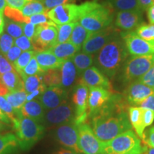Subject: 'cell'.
<instances>
[{
  "label": "cell",
  "instance_id": "1",
  "mask_svg": "<svg viewBox=\"0 0 154 154\" xmlns=\"http://www.w3.org/2000/svg\"><path fill=\"white\" fill-rule=\"evenodd\" d=\"M128 103L126 98L113 93L99 112L91 118V128L103 143H106L119 134L131 130L128 114Z\"/></svg>",
  "mask_w": 154,
  "mask_h": 154
},
{
  "label": "cell",
  "instance_id": "2",
  "mask_svg": "<svg viewBox=\"0 0 154 154\" xmlns=\"http://www.w3.org/2000/svg\"><path fill=\"white\" fill-rule=\"evenodd\" d=\"M128 55L126 45L119 34L98 51L94 62L102 74L113 78L126 61Z\"/></svg>",
  "mask_w": 154,
  "mask_h": 154
},
{
  "label": "cell",
  "instance_id": "3",
  "mask_svg": "<svg viewBox=\"0 0 154 154\" xmlns=\"http://www.w3.org/2000/svg\"><path fill=\"white\" fill-rule=\"evenodd\" d=\"M113 19V9L110 5H100L95 2H86L79 5L78 22L91 33L111 26Z\"/></svg>",
  "mask_w": 154,
  "mask_h": 154
},
{
  "label": "cell",
  "instance_id": "4",
  "mask_svg": "<svg viewBox=\"0 0 154 154\" xmlns=\"http://www.w3.org/2000/svg\"><path fill=\"white\" fill-rule=\"evenodd\" d=\"M19 148L28 151L44 136L45 127L27 117L20 116L12 123Z\"/></svg>",
  "mask_w": 154,
  "mask_h": 154
},
{
  "label": "cell",
  "instance_id": "5",
  "mask_svg": "<svg viewBox=\"0 0 154 154\" xmlns=\"http://www.w3.org/2000/svg\"><path fill=\"white\" fill-rule=\"evenodd\" d=\"M146 144L132 130L118 135L112 140L104 143L105 154H143Z\"/></svg>",
  "mask_w": 154,
  "mask_h": 154
},
{
  "label": "cell",
  "instance_id": "6",
  "mask_svg": "<svg viewBox=\"0 0 154 154\" xmlns=\"http://www.w3.org/2000/svg\"><path fill=\"white\" fill-rule=\"evenodd\" d=\"M154 63V54L134 56L125 61L123 66L122 81L130 83L139 79Z\"/></svg>",
  "mask_w": 154,
  "mask_h": 154
},
{
  "label": "cell",
  "instance_id": "7",
  "mask_svg": "<svg viewBox=\"0 0 154 154\" xmlns=\"http://www.w3.org/2000/svg\"><path fill=\"white\" fill-rule=\"evenodd\" d=\"M79 132V147L83 154H105L104 143L96 136L87 123L77 125Z\"/></svg>",
  "mask_w": 154,
  "mask_h": 154
},
{
  "label": "cell",
  "instance_id": "8",
  "mask_svg": "<svg viewBox=\"0 0 154 154\" xmlns=\"http://www.w3.org/2000/svg\"><path fill=\"white\" fill-rule=\"evenodd\" d=\"M57 24L54 22L37 25L32 41L34 50L35 51L48 50L57 44Z\"/></svg>",
  "mask_w": 154,
  "mask_h": 154
},
{
  "label": "cell",
  "instance_id": "9",
  "mask_svg": "<svg viewBox=\"0 0 154 154\" xmlns=\"http://www.w3.org/2000/svg\"><path fill=\"white\" fill-rule=\"evenodd\" d=\"M74 120V108L66 102L54 109L46 111L43 124L49 127H58Z\"/></svg>",
  "mask_w": 154,
  "mask_h": 154
},
{
  "label": "cell",
  "instance_id": "10",
  "mask_svg": "<svg viewBox=\"0 0 154 154\" xmlns=\"http://www.w3.org/2000/svg\"><path fill=\"white\" fill-rule=\"evenodd\" d=\"M118 34L119 32L112 26H108L107 28L103 29L99 32L91 33L87 40L83 44V51L91 54L97 53L108 42H110Z\"/></svg>",
  "mask_w": 154,
  "mask_h": 154
},
{
  "label": "cell",
  "instance_id": "11",
  "mask_svg": "<svg viewBox=\"0 0 154 154\" xmlns=\"http://www.w3.org/2000/svg\"><path fill=\"white\" fill-rule=\"evenodd\" d=\"M54 136L56 140L64 147L82 153L79 147L78 126L74 121L58 126Z\"/></svg>",
  "mask_w": 154,
  "mask_h": 154
},
{
  "label": "cell",
  "instance_id": "12",
  "mask_svg": "<svg viewBox=\"0 0 154 154\" xmlns=\"http://www.w3.org/2000/svg\"><path fill=\"white\" fill-rule=\"evenodd\" d=\"M88 88L79 82L75 86L73 94V102L75 109V123L77 125L86 123L88 120Z\"/></svg>",
  "mask_w": 154,
  "mask_h": 154
},
{
  "label": "cell",
  "instance_id": "13",
  "mask_svg": "<svg viewBox=\"0 0 154 154\" xmlns=\"http://www.w3.org/2000/svg\"><path fill=\"white\" fill-rule=\"evenodd\" d=\"M47 16L57 25L77 22L79 17V6L74 4L57 6L48 11Z\"/></svg>",
  "mask_w": 154,
  "mask_h": 154
},
{
  "label": "cell",
  "instance_id": "14",
  "mask_svg": "<svg viewBox=\"0 0 154 154\" xmlns=\"http://www.w3.org/2000/svg\"><path fill=\"white\" fill-rule=\"evenodd\" d=\"M127 51L133 56L154 54V43L143 39L134 32H128L121 34Z\"/></svg>",
  "mask_w": 154,
  "mask_h": 154
},
{
  "label": "cell",
  "instance_id": "15",
  "mask_svg": "<svg viewBox=\"0 0 154 154\" xmlns=\"http://www.w3.org/2000/svg\"><path fill=\"white\" fill-rule=\"evenodd\" d=\"M88 116L91 119L104 107L114 92H111L103 87L88 88Z\"/></svg>",
  "mask_w": 154,
  "mask_h": 154
},
{
  "label": "cell",
  "instance_id": "16",
  "mask_svg": "<svg viewBox=\"0 0 154 154\" xmlns=\"http://www.w3.org/2000/svg\"><path fill=\"white\" fill-rule=\"evenodd\" d=\"M37 99L41 102L44 110L48 111L66 103L68 92L61 86H49Z\"/></svg>",
  "mask_w": 154,
  "mask_h": 154
},
{
  "label": "cell",
  "instance_id": "17",
  "mask_svg": "<svg viewBox=\"0 0 154 154\" xmlns=\"http://www.w3.org/2000/svg\"><path fill=\"white\" fill-rule=\"evenodd\" d=\"M152 94H154L153 88L146 85L139 81H135L127 88L125 98L128 104L140 106Z\"/></svg>",
  "mask_w": 154,
  "mask_h": 154
},
{
  "label": "cell",
  "instance_id": "18",
  "mask_svg": "<svg viewBox=\"0 0 154 154\" xmlns=\"http://www.w3.org/2000/svg\"><path fill=\"white\" fill-rule=\"evenodd\" d=\"M79 82L84 84L88 88L103 87L113 92V86L107 76L102 74L101 71L95 66H91L82 73Z\"/></svg>",
  "mask_w": 154,
  "mask_h": 154
},
{
  "label": "cell",
  "instance_id": "19",
  "mask_svg": "<svg viewBox=\"0 0 154 154\" xmlns=\"http://www.w3.org/2000/svg\"><path fill=\"white\" fill-rule=\"evenodd\" d=\"M142 11H121L117 13L115 24L122 30L131 31L142 24Z\"/></svg>",
  "mask_w": 154,
  "mask_h": 154
},
{
  "label": "cell",
  "instance_id": "20",
  "mask_svg": "<svg viewBox=\"0 0 154 154\" xmlns=\"http://www.w3.org/2000/svg\"><path fill=\"white\" fill-rule=\"evenodd\" d=\"M34 57L36 58L38 66L43 72H46L51 69H59L65 61L57 57L49 50L35 51Z\"/></svg>",
  "mask_w": 154,
  "mask_h": 154
},
{
  "label": "cell",
  "instance_id": "21",
  "mask_svg": "<svg viewBox=\"0 0 154 154\" xmlns=\"http://www.w3.org/2000/svg\"><path fill=\"white\" fill-rule=\"evenodd\" d=\"M45 112L43 106L38 99L26 101L21 109V115L22 116L27 117L40 124L44 123Z\"/></svg>",
  "mask_w": 154,
  "mask_h": 154
},
{
  "label": "cell",
  "instance_id": "22",
  "mask_svg": "<svg viewBox=\"0 0 154 154\" xmlns=\"http://www.w3.org/2000/svg\"><path fill=\"white\" fill-rule=\"evenodd\" d=\"M128 118L131 126L134 128L135 131L138 136V137L143 140V143L145 140V126L143 121L144 109L137 106L128 107Z\"/></svg>",
  "mask_w": 154,
  "mask_h": 154
},
{
  "label": "cell",
  "instance_id": "23",
  "mask_svg": "<svg viewBox=\"0 0 154 154\" xmlns=\"http://www.w3.org/2000/svg\"><path fill=\"white\" fill-rule=\"evenodd\" d=\"M61 87L64 89L71 87L76 80L77 71L72 59H66L60 67Z\"/></svg>",
  "mask_w": 154,
  "mask_h": 154
},
{
  "label": "cell",
  "instance_id": "24",
  "mask_svg": "<svg viewBox=\"0 0 154 154\" xmlns=\"http://www.w3.org/2000/svg\"><path fill=\"white\" fill-rule=\"evenodd\" d=\"M48 50L59 59L66 60V59H72L77 52H79L80 49L73 44L72 42H66L63 43L56 44Z\"/></svg>",
  "mask_w": 154,
  "mask_h": 154
},
{
  "label": "cell",
  "instance_id": "25",
  "mask_svg": "<svg viewBox=\"0 0 154 154\" xmlns=\"http://www.w3.org/2000/svg\"><path fill=\"white\" fill-rule=\"evenodd\" d=\"M0 80L8 88L9 92L24 90V81L16 71L7 72L2 75L0 76Z\"/></svg>",
  "mask_w": 154,
  "mask_h": 154
},
{
  "label": "cell",
  "instance_id": "26",
  "mask_svg": "<svg viewBox=\"0 0 154 154\" xmlns=\"http://www.w3.org/2000/svg\"><path fill=\"white\" fill-rule=\"evenodd\" d=\"M18 147V140L14 134H0V154H12Z\"/></svg>",
  "mask_w": 154,
  "mask_h": 154
},
{
  "label": "cell",
  "instance_id": "27",
  "mask_svg": "<svg viewBox=\"0 0 154 154\" xmlns=\"http://www.w3.org/2000/svg\"><path fill=\"white\" fill-rule=\"evenodd\" d=\"M72 60L76 68L77 74L82 75L84 71L91 67L94 63V54L85 53L84 51L77 52L72 58Z\"/></svg>",
  "mask_w": 154,
  "mask_h": 154
},
{
  "label": "cell",
  "instance_id": "28",
  "mask_svg": "<svg viewBox=\"0 0 154 154\" xmlns=\"http://www.w3.org/2000/svg\"><path fill=\"white\" fill-rule=\"evenodd\" d=\"M26 96H27V93L25 91V90L10 91L5 96L16 111L19 117L22 116L21 109L26 102Z\"/></svg>",
  "mask_w": 154,
  "mask_h": 154
},
{
  "label": "cell",
  "instance_id": "29",
  "mask_svg": "<svg viewBox=\"0 0 154 154\" xmlns=\"http://www.w3.org/2000/svg\"><path fill=\"white\" fill-rule=\"evenodd\" d=\"M91 34V32H88L85 28H84L78 22H76L74 29H73L72 35H71L69 42L76 46L79 49L82 47L87 38Z\"/></svg>",
  "mask_w": 154,
  "mask_h": 154
},
{
  "label": "cell",
  "instance_id": "30",
  "mask_svg": "<svg viewBox=\"0 0 154 154\" xmlns=\"http://www.w3.org/2000/svg\"><path fill=\"white\" fill-rule=\"evenodd\" d=\"M43 74L34 76H26L22 79L24 83V90L26 93L30 94L39 88H47L44 83Z\"/></svg>",
  "mask_w": 154,
  "mask_h": 154
},
{
  "label": "cell",
  "instance_id": "31",
  "mask_svg": "<svg viewBox=\"0 0 154 154\" xmlns=\"http://www.w3.org/2000/svg\"><path fill=\"white\" fill-rule=\"evenodd\" d=\"M21 11H22L24 17H27L32 16L34 14L47 13V9H46L43 4L41 2L36 1V0L28 2L24 6Z\"/></svg>",
  "mask_w": 154,
  "mask_h": 154
},
{
  "label": "cell",
  "instance_id": "32",
  "mask_svg": "<svg viewBox=\"0 0 154 154\" xmlns=\"http://www.w3.org/2000/svg\"><path fill=\"white\" fill-rule=\"evenodd\" d=\"M44 83L47 87L49 86H61L60 68L51 69L43 74Z\"/></svg>",
  "mask_w": 154,
  "mask_h": 154
},
{
  "label": "cell",
  "instance_id": "33",
  "mask_svg": "<svg viewBox=\"0 0 154 154\" xmlns=\"http://www.w3.org/2000/svg\"><path fill=\"white\" fill-rule=\"evenodd\" d=\"M75 23H69V24L57 25V28L58 31L57 44L63 43V42H69L71 35H72L73 29H74Z\"/></svg>",
  "mask_w": 154,
  "mask_h": 154
},
{
  "label": "cell",
  "instance_id": "34",
  "mask_svg": "<svg viewBox=\"0 0 154 154\" xmlns=\"http://www.w3.org/2000/svg\"><path fill=\"white\" fill-rule=\"evenodd\" d=\"M34 53L35 51L34 50L33 51H23L18 59L12 63L14 69L19 74H20L25 67L26 66L32 58L34 56Z\"/></svg>",
  "mask_w": 154,
  "mask_h": 154
},
{
  "label": "cell",
  "instance_id": "35",
  "mask_svg": "<svg viewBox=\"0 0 154 154\" xmlns=\"http://www.w3.org/2000/svg\"><path fill=\"white\" fill-rule=\"evenodd\" d=\"M111 1L113 7L117 10L121 11L140 10L138 0H111Z\"/></svg>",
  "mask_w": 154,
  "mask_h": 154
},
{
  "label": "cell",
  "instance_id": "36",
  "mask_svg": "<svg viewBox=\"0 0 154 154\" xmlns=\"http://www.w3.org/2000/svg\"><path fill=\"white\" fill-rule=\"evenodd\" d=\"M136 35L146 41L154 43V24H140L134 31Z\"/></svg>",
  "mask_w": 154,
  "mask_h": 154
},
{
  "label": "cell",
  "instance_id": "37",
  "mask_svg": "<svg viewBox=\"0 0 154 154\" xmlns=\"http://www.w3.org/2000/svg\"><path fill=\"white\" fill-rule=\"evenodd\" d=\"M5 30L9 35L14 38L20 37L24 33L22 23L14 22L9 19H6L5 21Z\"/></svg>",
  "mask_w": 154,
  "mask_h": 154
},
{
  "label": "cell",
  "instance_id": "38",
  "mask_svg": "<svg viewBox=\"0 0 154 154\" xmlns=\"http://www.w3.org/2000/svg\"><path fill=\"white\" fill-rule=\"evenodd\" d=\"M5 14L11 20L19 23H29V17H24L21 10L11 8L7 6L5 9Z\"/></svg>",
  "mask_w": 154,
  "mask_h": 154
},
{
  "label": "cell",
  "instance_id": "39",
  "mask_svg": "<svg viewBox=\"0 0 154 154\" xmlns=\"http://www.w3.org/2000/svg\"><path fill=\"white\" fill-rule=\"evenodd\" d=\"M43 73L44 72H42V69H40L37 61H36V58L34 56L28 64L26 65V66L24 69V70L22 71V72L19 75L22 77V79H23L26 76H34V75L41 74H43Z\"/></svg>",
  "mask_w": 154,
  "mask_h": 154
},
{
  "label": "cell",
  "instance_id": "40",
  "mask_svg": "<svg viewBox=\"0 0 154 154\" xmlns=\"http://www.w3.org/2000/svg\"><path fill=\"white\" fill-rule=\"evenodd\" d=\"M0 109L10 119L11 123L19 118L18 115L5 96H0Z\"/></svg>",
  "mask_w": 154,
  "mask_h": 154
},
{
  "label": "cell",
  "instance_id": "41",
  "mask_svg": "<svg viewBox=\"0 0 154 154\" xmlns=\"http://www.w3.org/2000/svg\"><path fill=\"white\" fill-rule=\"evenodd\" d=\"M14 38L8 34L2 33L0 34V51L6 56L8 51L14 46Z\"/></svg>",
  "mask_w": 154,
  "mask_h": 154
},
{
  "label": "cell",
  "instance_id": "42",
  "mask_svg": "<svg viewBox=\"0 0 154 154\" xmlns=\"http://www.w3.org/2000/svg\"><path fill=\"white\" fill-rule=\"evenodd\" d=\"M14 44L19 47L22 51H33L34 47L32 40H30L26 36H22L14 39Z\"/></svg>",
  "mask_w": 154,
  "mask_h": 154
},
{
  "label": "cell",
  "instance_id": "43",
  "mask_svg": "<svg viewBox=\"0 0 154 154\" xmlns=\"http://www.w3.org/2000/svg\"><path fill=\"white\" fill-rule=\"evenodd\" d=\"M52 22L50 20L47 16V13L44 14H34L32 16L29 17V23H32L36 26L44 24H49Z\"/></svg>",
  "mask_w": 154,
  "mask_h": 154
},
{
  "label": "cell",
  "instance_id": "44",
  "mask_svg": "<svg viewBox=\"0 0 154 154\" xmlns=\"http://www.w3.org/2000/svg\"><path fill=\"white\" fill-rule=\"evenodd\" d=\"M14 71L16 70L14 69L13 65L10 63L5 56L0 51V76L7 72H14Z\"/></svg>",
  "mask_w": 154,
  "mask_h": 154
},
{
  "label": "cell",
  "instance_id": "45",
  "mask_svg": "<svg viewBox=\"0 0 154 154\" xmlns=\"http://www.w3.org/2000/svg\"><path fill=\"white\" fill-rule=\"evenodd\" d=\"M146 85L154 88V63L149 71L138 79Z\"/></svg>",
  "mask_w": 154,
  "mask_h": 154
},
{
  "label": "cell",
  "instance_id": "46",
  "mask_svg": "<svg viewBox=\"0 0 154 154\" xmlns=\"http://www.w3.org/2000/svg\"><path fill=\"white\" fill-rule=\"evenodd\" d=\"M22 53V50L19 49V47H17V46L14 45L9 50L8 52H7V54H6L5 57L7 58V60H8L9 62L13 63L17 59H18L19 57L21 55V54Z\"/></svg>",
  "mask_w": 154,
  "mask_h": 154
},
{
  "label": "cell",
  "instance_id": "47",
  "mask_svg": "<svg viewBox=\"0 0 154 154\" xmlns=\"http://www.w3.org/2000/svg\"><path fill=\"white\" fill-rule=\"evenodd\" d=\"M70 0H40L39 2L43 4L47 11H49L57 6L65 5Z\"/></svg>",
  "mask_w": 154,
  "mask_h": 154
},
{
  "label": "cell",
  "instance_id": "48",
  "mask_svg": "<svg viewBox=\"0 0 154 154\" xmlns=\"http://www.w3.org/2000/svg\"><path fill=\"white\" fill-rule=\"evenodd\" d=\"M23 32H24V36L28 37L30 40L33 39L34 34H35L36 30V25H34L32 23H22Z\"/></svg>",
  "mask_w": 154,
  "mask_h": 154
},
{
  "label": "cell",
  "instance_id": "49",
  "mask_svg": "<svg viewBox=\"0 0 154 154\" xmlns=\"http://www.w3.org/2000/svg\"><path fill=\"white\" fill-rule=\"evenodd\" d=\"M8 7L11 8H14L22 10L24 6L26 5L28 2L32 1V0H5Z\"/></svg>",
  "mask_w": 154,
  "mask_h": 154
},
{
  "label": "cell",
  "instance_id": "50",
  "mask_svg": "<svg viewBox=\"0 0 154 154\" xmlns=\"http://www.w3.org/2000/svg\"><path fill=\"white\" fill-rule=\"evenodd\" d=\"M154 121V111L150 109H144L143 121L145 128L151 126Z\"/></svg>",
  "mask_w": 154,
  "mask_h": 154
},
{
  "label": "cell",
  "instance_id": "51",
  "mask_svg": "<svg viewBox=\"0 0 154 154\" xmlns=\"http://www.w3.org/2000/svg\"><path fill=\"white\" fill-rule=\"evenodd\" d=\"M143 143L150 147L154 148V126L149 128L146 136L145 135V140Z\"/></svg>",
  "mask_w": 154,
  "mask_h": 154
},
{
  "label": "cell",
  "instance_id": "52",
  "mask_svg": "<svg viewBox=\"0 0 154 154\" xmlns=\"http://www.w3.org/2000/svg\"><path fill=\"white\" fill-rule=\"evenodd\" d=\"M140 106L144 109H150L154 111V94L149 96Z\"/></svg>",
  "mask_w": 154,
  "mask_h": 154
},
{
  "label": "cell",
  "instance_id": "53",
  "mask_svg": "<svg viewBox=\"0 0 154 154\" xmlns=\"http://www.w3.org/2000/svg\"><path fill=\"white\" fill-rule=\"evenodd\" d=\"M139 7L141 11L146 10L154 4V0H138Z\"/></svg>",
  "mask_w": 154,
  "mask_h": 154
},
{
  "label": "cell",
  "instance_id": "54",
  "mask_svg": "<svg viewBox=\"0 0 154 154\" xmlns=\"http://www.w3.org/2000/svg\"><path fill=\"white\" fill-rule=\"evenodd\" d=\"M147 15L149 22L151 24H154V5L147 9Z\"/></svg>",
  "mask_w": 154,
  "mask_h": 154
},
{
  "label": "cell",
  "instance_id": "55",
  "mask_svg": "<svg viewBox=\"0 0 154 154\" xmlns=\"http://www.w3.org/2000/svg\"><path fill=\"white\" fill-rule=\"evenodd\" d=\"M0 121L3 122L4 124L9 125V126H11V124H12L9 117L1 109H0Z\"/></svg>",
  "mask_w": 154,
  "mask_h": 154
},
{
  "label": "cell",
  "instance_id": "56",
  "mask_svg": "<svg viewBox=\"0 0 154 154\" xmlns=\"http://www.w3.org/2000/svg\"><path fill=\"white\" fill-rule=\"evenodd\" d=\"M53 154H83L81 153H78V152H76L73 150L71 149H60L58 151H55L54 153H53Z\"/></svg>",
  "mask_w": 154,
  "mask_h": 154
},
{
  "label": "cell",
  "instance_id": "57",
  "mask_svg": "<svg viewBox=\"0 0 154 154\" xmlns=\"http://www.w3.org/2000/svg\"><path fill=\"white\" fill-rule=\"evenodd\" d=\"M8 93H9V89L4 85L3 83L0 80V96H5Z\"/></svg>",
  "mask_w": 154,
  "mask_h": 154
},
{
  "label": "cell",
  "instance_id": "58",
  "mask_svg": "<svg viewBox=\"0 0 154 154\" xmlns=\"http://www.w3.org/2000/svg\"><path fill=\"white\" fill-rule=\"evenodd\" d=\"M7 7V2L5 0H0V14L2 15L5 12V9Z\"/></svg>",
  "mask_w": 154,
  "mask_h": 154
},
{
  "label": "cell",
  "instance_id": "59",
  "mask_svg": "<svg viewBox=\"0 0 154 154\" xmlns=\"http://www.w3.org/2000/svg\"><path fill=\"white\" fill-rule=\"evenodd\" d=\"M4 28H5V21H4L2 15L0 14V34H2Z\"/></svg>",
  "mask_w": 154,
  "mask_h": 154
},
{
  "label": "cell",
  "instance_id": "60",
  "mask_svg": "<svg viewBox=\"0 0 154 154\" xmlns=\"http://www.w3.org/2000/svg\"><path fill=\"white\" fill-rule=\"evenodd\" d=\"M144 154H154V148L150 147V146L146 145V151L144 152Z\"/></svg>",
  "mask_w": 154,
  "mask_h": 154
},
{
  "label": "cell",
  "instance_id": "61",
  "mask_svg": "<svg viewBox=\"0 0 154 154\" xmlns=\"http://www.w3.org/2000/svg\"><path fill=\"white\" fill-rule=\"evenodd\" d=\"M9 126V125H6L5 124H4L3 122H2V121H0V132H2L3 131L6 130L7 128V127Z\"/></svg>",
  "mask_w": 154,
  "mask_h": 154
},
{
  "label": "cell",
  "instance_id": "62",
  "mask_svg": "<svg viewBox=\"0 0 154 154\" xmlns=\"http://www.w3.org/2000/svg\"><path fill=\"white\" fill-rule=\"evenodd\" d=\"M36 1H40V0H36Z\"/></svg>",
  "mask_w": 154,
  "mask_h": 154
},
{
  "label": "cell",
  "instance_id": "63",
  "mask_svg": "<svg viewBox=\"0 0 154 154\" xmlns=\"http://www.w3.org/2000/svg\"><path fill=\"white\" fill-rule=\"evenodd\" d=\"M143 154H144V153H143Z\"/></svg>",
  "mask_w": 154,
  "mask_h": 154
},
{
  "label": "cell",
  "instance_id": "64",
  "mask_svg": "<svg viewBox=\"0 0 154 154\" xmlns=\"http://www.w3.org/2000/svg\"><path fill=\"white\" fill-rule=\"evenodd\" d=\"M153 5H154V4H153Z\"/></svg>",
  "mask_w": 154,
  "mask_h": 154
}]
</instances>
